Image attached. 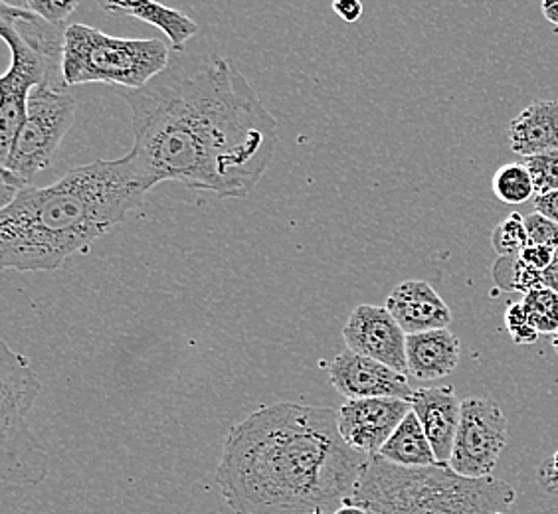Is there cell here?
<instances>
[{
	"mask_svg": "<svg viewBox=\"0 0 558 514\" xmlns=\"http://www.w3.org/2000/svg\"><path fill=\"white\" fill-rule=\"evenodd\" d=\"M123 97L133 113L128 155L153 188L174 181L244 198L274 161L278 121L228 58L179 52L147 86Z\"/></svg>",
	"mask_w": 558,
	"mask_h": 514,
	"instance_id": "cell-1",
	"label": "cell"
},
{
	"mask_svg": "<svg viewBox=\"0 0 558 514\" xmlns=\"http://www.w3.org/2000/svg\"><path fill=\"white\" fill-rule=\"evenodd\" d=\"M331 407L262 406L226 436L216 482L236 514H333L371 455L353 450Z\"/></svg>",
	"mask_w": 558,
	"mask_h": 514,
	"instance_id": "cell-2",
	"label": "cell"
},
{
	"mask_svg": "<svg viewBox=\"0 0 558 514\" xmlns=\"http://www.w3.org/2000/svg\"><path fill=\"white\" fill-rule=\"evenodd\" d=\"M150 188L130 155L77 167L46 188H22L0 208L2 268L54 271L121 224Z\"/></svg>",
	"mask_w": 558,
	"mask_h": 514,
	"instance_id": "cell-3",
	"label": "cell"
},
{
	"mask_svg": "<svg viewBox=\"0 0 558 514\" xmlns=\"http://www.w3.org/2000/svg\"><path fill=\"white\" fill-rule=\"evenodd\" d=\"M515 499V489L495 477H463L448 465L400 467L371 455L347 503L371 514H509Z\"/></svg>",
	"mask_w": 558,
	"mask_h": 514,
	"instance_id": "cell-4",
	"label": "cell"
},
{
	"mask_svg": "<svg viewBox=\"0 0 558 514\" xmlns=\"http://www.w3.org/2000/svg\"><path fill=\"white\" fill-rule=\"evenodd\" d=\"M65 24L44 21L26 9L0 7V34L11 48L12 64L0 79V164L9 157L26 119L34 87L65 91Z\"/></svg>",
	"mask_w": 558,
	"mask_h": 514,
	"instance_id": "cell-5",
	"label": "cell"
},
{
	"mask_svg": "<svg viewBox=\"0 0 558 514\" xmlns=\"http://www.w3.org/2000/svg\"><path fill=\"white\" fill-rule=\"evenodd\" d=\"M171 50L159 38H116L86 24H68L65 86L116 84L141 89L171 64Z\"/></svg>",
	"mask_w": 558,
	"mask_h": 514,
	"instance_id": "cell-6",
	"label": "cell"
},
{
	"mask_svg": "<svg viewBox=\"0 0 558 514\" xmlns=\"http://www.w3.org/2000/svg\"><path fill=\"white\" fill-rule=\"evenodd\" d=\"M43 382L28 358L0 343V479L7 485H43L50 457L28 426Z\"/></svg>",
	"mask_w": 558,
	"mask_h": 514,
	"instance_id": "cell-7",
	"label": "cell"
},
{
	"mask_svg": "<svg viewBox=\"0 0 558 514\" xmlns=\"http://www.w3.org/2000/svg\"><path fill=\"white\" fill-rule=\"evenodd\" d=\"M75 109L74 96L68 91L48 84L34 87L26 119L2 161V206L11 204L19 191L31 186L34 176L52 164L56 150L74 125Z\"/></svg>",
	"mask_w": 558,
	"mask_h": 514,
	"instance_id": "cell-8",
	"label": "cell"
},
{
	"mask_svg": "<svg viewBox=\"0 0 558 514\" xmlns=\"http://www.w3.org/2000/svg\"><path fill=\"white\" fill-rule=\"evenodd\" d=\"M507 445V419L492 397H468L462 402V419L451 451V467L458 475L492 477Z\"/></svg>",
	"mask_w": 558,
	"mask_h": 514,
	"instance_id": "cell-9",
	"label": "cell"
},
{
	"mask_svg": "<svg viewBox=\"0 0 558 514\" xmlns=\"http://www.w3.org/2000/svg\"><path fill=\"white\" fill-rule=\"evenodd\" d=\"M407 336L387 307L378 305L354 307L343 329L347 348L375 358L402 375H409Z\"/></svg>",
	"mask_w": 558,
	"mask_h": 514,
	"instance_id": "cell-10",
	"label": "cell"
},
{
	"mask_svg": "<svg viewBox=\"0 0 558 514\" xmlns=\"http://www.w3.org/2000/svg\"><path fill=\"white\" fill-rule=\"evenodd\" d=\"M409 400L400 397H365L347 400L339 407V431L353 450L378 455L402 419L410 414Z\"/></svg>",
	"mask_w": 558,
	"mask_h": 514,
	"instance_id": "cell-11",
	"label": "cell"
},
{
	"mask_svg": "<svg viewBox=\"0 0 558 514\" xmlns=\"http://www.w3.org/2000/svg\"><path fill=\"white\" fill-rule=\"evenodd\" d=\"M329 382L347 400L400 397L414 394L409 378L390 366L347 348L329 366Z\"/></svg>",
	"mask_w": 558,
	"mask_h": 514,
	"instance_id": "cell-12",
	"label": "cell"
},
{
	"mask_svg": "<svg viewBox=\"0 0 558 514\" xmlns=\"http://www.w3.org/2000/svg\"><path fill=\"white\" fill-rule=\"evenodd\" d=\"M410 406L428 436L436 460L448 465L462 419V400L450 386L420 388L410 397Z\"/></svg>",
	"mask_w": 558,
	"mask_h": 514,
	"instance_id": "cell-13",
	"label": "cell"
},
{
	"mask_svg": "<svg viewBox=\"0 0 558 514\" xmlns=\"http://www.w3.org/2000/svg\"><path fill=\"white\" fill-rule=\"evenodd\" d=\"M385 307L407 334L448 329L451 322L448 303L422 279H410L397 285Z\"/></svg>",
	"mask_w": 558,
	"mask_h": 514,
	"instance_id": "cell-14",
	"label": "cell"
},
{
	"mask_svg": "<svg viewBox=\"0 0 558 514\" xmlns=\"http://www.w3.org/2000/svg\"><path fill=\"white\" fill-rule=\"evenodd\" d=\"M462 356V343L450 329L414 332L407 336L409 375L429 382L450 376Z\"/></svg>",
	"mask_w": 558,
	"mask_h": 514,
	"instance_id": "cell-15",
	"label": "cell"
},
{
	"mask_svg": "<svg viewBox=\"0 0 558 514\" xmlns=\"http://www.w3.org/2000/svg\"><path fill=\"white\" fill-rule=\"evenodd\" d=\"M509 147L526 159L558 150V101H535L509 125Z\"/></svg>",
	"mask_w": 558,
	"mask_h": 514,
	"instance_id": "cell-16",
	"label": "cell"
},
{
	"mask_svg": "<svg viewBox=\"0 0 558 514\" xmlns=\"http://www.w3.org/2000/svg\"><path fill=\"white\" fill-rule=\"evenodd\" d=\"M97 2L106 12L133 16L159 28L171 40L172 50L177 52H183L184 44L198 33V26L191 16H186L184 12L177 9H169L157 0H97Z\"/></svg>",
	"mask_w": 558,
	"mask_h": 514,
	"instance_id": "cell-17",
	"label": "cell"
},
{
	"mask_svg": "<svg viewBox=\"0 0 558 514\" xmlns=\"http://www.w3.org/2000/svg\"><path fill=\"white\" fill-rule=\"evenodd\" d=\"M380 457L397 463L400 467H429L440 465L432 450L426 431L416 414L410 409L409 416L395 429L387 443L378 451Z\"/></svg>",
	"mask_w": 558,
	"mask_h": 514,
	"instance_id": "cell-18",
	"label": "cell"
},
{
	"mask_svg": "<svg viewBox=\"0 0 558 514\" xmlns=\"http://www.w3.org/2000/svg\"><path fill=\"white\" fill-rule=\"evenodd\" d=\"M494 193L504 204H525L535 196V184L523 162L504 164L494 176Z\"/></svg>",
	"mask_w": 558,
	"mask_h": 514,
	"instance_id": "cell-19",
	"label": "cell"
},
{
	"mask_svg": "<svg viewBox=\"0 0 558 514\" xmlns=\"http://www.w3.org/2000/svg\"><path fill=\"white\" fill-rule=\"evenodd\" d=\"M523 307L531 325L538 334H555L558 331V293L548 287L529 291L523 295Z\"/></svg>",
	"mask_w": 558,
	"mask_h": 514,
	"instance_id": "cell-20",
	"label": "cell"
},
{
	"mask_svg": "<svg viewBox=\"0 0 558 514\" xmlns=\"http://www.w3.org/2000/svg\"><path fill=\"white\" fill-rule=\"evenodd\" d=\"M492 246L501 257H517L526 246L525 216L513 212L507 216L504 222L495 225L492 232Z\"/></svg>",
	"mask_w": 558,
	"mask_h": 514,
	"instance_id": "cell-21",
	"label": "cell"
},
{
	"mask_svg": "<svg viewBox=\"0 0 558 514\" xmlns=\"http://www.w3.org/2000/svg\"><path fill=\"white\" fill-rule=\"evenodd\" d=\"M523 164L531 172V179L535 184V196L558 191V150L526 157L523 159Z\"/></svg>",
	"mask_w": 558,
	"mask_h": 514,
	"instance_id": "cell-22",
	"label": "cell"
},
{
	"mask_svg": "<svg viewBox=\"0 0 558 514\" xmlns=\"http://www.w3.org/2000/svg\"><path fill=\"white\" fill-rule=\"evenodd\" d=\"M505 327H507V332L511 334V341L515 344H535L538 336H541L537 329L529 321L525 307H523L521 301L507 305Z\"/></svg>",
	"mask_w": 558,
	"mask_h": 514,
	"instance_id": "cell-23",
	"label": "cell"
},
{
	"mask_svg": "<svg viewBox=\"0 0 558 514\" xmlns=\"http://www.w3.org/2000/svg\"><path fill=\"white\" fill-rule=\"evenodd\" d=\"M526 236L533 246H548L558 249V224L541 212L525 216Z\"/></svg>",
	"mask_w": 558,
	"mask_h": 514,
	"instance_id": "cell-24",
	"label": "cell"
},
{
	"mask_svg": "<svg viewBox=\"0 0 558 514\" xmlns=\"http://www.w3.org/2000/svg\"><path fill=\"white\" fill-rule=\"evenodd\" d=\"M80 0H31L26 11L38 14L40 19L54 24H65V21L74 14Z\"/></svg>",
	"mask_w": 558,
	"mask_h": 514,
	"instance_id": "cell-25",
	"label": "cell"
},
{
	"mask_svg": "<svg viewBox=\"0 0 558 514\" xmlns=\"http://www.w3.org/2000/svg\"><path fill=\"white\" fill-rule=\"evenodd\" d=\"M555 252H557L555 247L533 246V244H529V246L519 254V257H521L525 264H529V266L545 271V269L553 264Z\"/></svg>",
	"mask_w": 558,
	"mask_h": 514,
	"instance_id": "cell-26",
	"label": "cell"
},
{
	"mask_svg": "<svg viewBox=\"0 0 558 514\" xmlns=\"http://www.w3.org/2000/svg\"><path fill=\"white\" fill-rule=\"evenodd\" d=\"M537 481L545 493L558 497V467L553 457H548L538 465Z\"/></svg>",
	"mask_w": 558,
	"mask_h": 514,
	"instance_id": "cell-27",
	"label": "cell"
},
{
	"mask_svg": "<svg viewBox=\"0 0 558 514\" xmlns=\"http://www.w3.org/2000/svg\"><path fill=\"white\" fill-rule=\"evenodd\" d=\"M333 11L344 22H356L363 16V2L361 0H335Z\"/></svg>",
	"mask_w": 558,
	"mask_h": 514,
	"instance_id": "cell-28",
	"label": "cell"
},
{
	"mask_svg": "<svg viewBox=\"0 0 558 514\" xmlns=\"http://www.w3.org/2000/svg\"><path fill=\"white\" fill-rule=\"evenodd\" d=\"M535 212L547 216L558 224V191L535 196Z\"/></svg>",
	"mask_w": 558,
	"mask_h": 514,
	"instance_id": "cell-29",
	"label": "cell"
},
{
	"mask_svg": "<svg viewBox=\"0 0 558 514\" xmlns=\"http://www.w3.org/2000/svg\"><path fill=\"white\" fill-rule=\"evenodd\" d=\"M543 285L558 293V249L555 252L553 264L543 271Z\"/></svg>",
	"mask_w": 558,
	"mask_h": 514,
	"instance_id": "cell-30",
	"label": "cell"
},
{
	"mask_svg": "<svg viewBox=\"0 0 558 514\" xmlns=\"http://www.w3.org/2000/svg\"><path fill=\"white\" fill-rule=\"evenodd\" d=\"M541 12L550 24L558 26V0H543L541 2Z\"/></svg>",
	"mask_w": 558,
	"mask_h": 514,
	"instance_id": "cell-31",
	"label": "cell"
},
{
	"mask_svg": "<svg viewBox=\"0 0 558 514\" xmlns=\"http://www.w3.org/2000/svg\"><path fill=\"white\" fill-rule=\"evenodd\" d=\"M333 514H371L363 506H356V504L344 503L341 509H337Z\"/></svg>",
	"mask_w": 558,
	"mask_h": 514,
	"instance_id": "cell-32",
	"label": "cell"
},
{
	"mask_svg": "<svg viewBox=\"0 0 558 514\" xmlns=\"http://www.w3.org/2000/svg\"><path fill=\"white\" fill-rule=\"evenodd\" d=\"M28 2L31 0H2V4L12 7V9H28Z\"/></svg>",
	"mask_w": 558,
	"mask_h": 514,
	"instance_id": "cell-33",
	"label": "cell"
},
{
	"mask_svg": "<svg viewBox=\"0 0 558 514\" xmlns=\"http://www.w3.org/2000/svg\"><path fill=\"white\" fill-rule=\"evenodd\" d=\"M553 348H555V353L558 356V331L553 334Z\"/></svg>",
	"mask_w": 558,
	"mask_h": 514,
	"instance_id": "cell-34",
	"label": "cell"
},
{
	"mask_svg": "<svg viewBox=\"0 0 558 514\" xmlns=\"http://www.w3.org/2000/svg\"><path fill=\"white\" fill-rule=\"evenodd\" d=\"M553 461H555V465L558 467V451L555 453V455H553Z\"/></svg>",
	"mask_w": 558,
	"mask_h": 514,
	"instance_id": "cell-35",
	"label": "cell"
},
{
	"mask_svg": "<svg viewBox=\"0 0 558 514\" xmlns=\"http://www.w3.org/2000/svg\"><path fill=\"white\" fill-rule=\"evenodd\" d=\"M555 33L558 34V26H555Z\"/></svg>",
	"mask_w": 558,
	"mask_h": 514,
	"instance_id": "cell-36",
	"label": "cell"
},
{
	"mask_svg": "<svg viewBox=\"0 0 558 514\" xmlns=\"http://www.w3.org/2000/svg\"><path fill=\"white\" fill-rule=\"evenodd\" d=\"M312 514H325V513H312Z\"/></svg>",
	"mask_w": 558,
	"mask_h": 514,
	"instance_id": "cell-37",
	"label": "cell"
}]
</instances>
